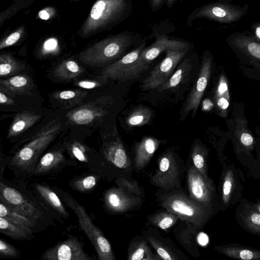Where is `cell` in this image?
Here are the masks:
<instances>
[{
  "label": "cell",
  "instance_id": "cell-11",
  "mask_svg": "<svg viewBox=\"0 0 260 260\" xmlns=\"http://www.w3.org/2000/svg\"><path fill=\"white\" fill-rule=\"evenodd\" d=\"M225 41L240 58L254 65H260V43L254 39L250 31L233 32Z\"/></svg>",
  "mask_w": 260,
  "mask_h": 260
},
{
  "label": "cell",
  "instance_id": "cell-2",
  "mask_svg": "<svg viewBox=\"0 0 260 260\" xmlns=\"http://www.w3.org/2000/svg\"><path fill=\"white\" fill-rule=\"evenodd\" d=\"M141 40L139 33L131 31L110 35L83 49L80 52L79 58L91 67L105 65L122 57Z\"/></svg>",
  "mask_w": 260,
  "mask_h": 260
},
{
  "label": "cell",
  "instance_id": "cell-28",
  "mask_svg": "<svg viewBox=\"0 0 260 260\" xmlns=\"http://www.w3.org/2000/svg\"><path fill=\"white\" fill-rule=\"evenodd\" d=\"M83 69L74 60L67 59L61 62L54 70L53 75L56 78L71 80L79 76Z\"/></svg>",
  "mask_w": 260,
  "mask_h": 260
},
{
  "label": "cell",
  "instance_id": "cell-38",
  "mask_svg": "<svg viewBox=\"0 0 260 260\" xmlns=\"http://www.w3.org/2000/svg\"><path fill=\"white\" fill-rule=\"evenodd\" d=\"M204 148L198 144H194L191 153L193 165L205 177H208L207 173L206 155Z\"/></svg>",
  "mask_w": 260,
  "mask_h": 260
},
{
  "label": "cell",
  "instance_id": "cell-32",
  "mask_svg": "<svg viewBox=\"0 0 260 260\" xmlns=\"http://www.w3.org/2000/svg\"><path fill=\"white\" fill-rule=\"evenodd\" d=\"M0 217L19 224L32 228L35 225L34 220L15 210L2 201L0 202Z\"/></svg>",
  "mask_w": 260,
  "mask_h": 260
},
{
  "label": "cell",
  "instance_id": "cell-18",
  "mask_svg": "<svg viewBox=\"0 0 260 260\" xmlns=\"http://www.w3.org/2000/svg\"><path fill=\"white\" fill-rule=\"evenodd\" d=\"M238 224L245 231L260 236V212L253 204L245 199L241 200L235 213Z\"/></svg>",
  "mask_w": 260,
  "mask_h": 260
},
{
  "label": "cell",
  "instance_id": "cell-39",
  "mask_svg": "<svg viewBox=\"0 0 260 260\" xmlns=\"http://www.w3.org/2000/svg\"><path fill=\"white\" fill-rule=\"evenodd\" d=\"M98 177L95 175H88L75 179L71 185L75 189L81 192H88L95 186Z\"/></svg>",
  "mask_w": 260,
  "mask_h": 260
},
{
  "label": "cell",
  "instance_id": "cell-41",
  "mask_svg": "<svg viewBox=\"0 0 260 260\" xmlns=\"http://www.w3.org/2000/svg\"><path fill=\"white\" fill-rule=\"evenodd\" d=\"M117 186L126 191V192L133 194L140 197L142 192L136 181L132 182L123 177H120L116 181Z\"/></svg>",
  "mask_w": 260,
  "mask_h": 260
},
{
  "label": "cell",
  "instance_id": "cell-30",
  "mask_svg": "<svg viewBox=\"0 0 260 260\" xmlns=\"http://www.w3.org/2000/svg\"><path fill=\"white\" fill-rule=\"evenodd\" d=\"M24 68V64L15 58L11 53H2L0 55V76L1 77L16 75Z\"/></svg>",
  "mask_w": 260,
  "mask_h": 260
},
{
  "label": "cell",
  "instance_id": "cell-1",
  "mask_svg": "<svg viewBox=\"0 0 260 260\" xmlns=\"http://www.w3.org/2000/svg\"><path fill=\"white\" fill-rule=\"evenodd\" d=\"M133 8L132 0H96L77 35L82 39H87L109 31L127 18Z\"/></svg>",
  "mask_w": 260,
  "mask_h": 260
},
{
  "label": "cell",
  "instance_id": "cell-44",
  "mask_svg": "<svg viewBox=\"0 0 260 260\" xmlns=\"http://www.w3.org/2000/svg\"><path fill=\"white\" fill-rule=\"evenodd\" d=\"M236 133L238 136V139L242 145L246 147L252 146L254 141L253 138L247 131L239 126L236 130Z\"/></svg>",
  "mask_w": 260,
  "mask_h": 260
},
{
  "label": "cell",
  "instance_id": "cell-23",
  "mask_svg": "<svg viewBox=\"0 0 260 260\" xmlns=\"http://www.w3.org/2000/svg\"><path fill=\"white\" fill-rule=\"evenodd\" d=\"M226 256L243 260L260 259V250L236 244L224 245L215 248Z\"/></svg>",
  "mask_w": 260,
  "mask_h": 260
},
{
  "label": "cell",
  "instance_id": "cell-48",
  "mask_svg": "<svg viewBox=\"0 0 260 260\" xmlns=\"http://www.w3.org/2000/svg\"><path fill=\"white\" fill-rule=\"evenodd\" d=\"M0 104L3 105H14V101L12 99L7 96L4 92L1 91Z\"/></svg>",
  "mask_w": 260,
  "mask_h": 260
},
{
  "label": "cell",
  "instance_id": "cell-27",
  "mask_svg": "<svg viewBox=\"0 0 260 260\" xmlns=\"http://www.w3.org/2000/svg\"><path fill=\"white\" fill-rule=\"evenodd\" d=\"M129 260H152L157 258L147 244L142 239L134 240L130 244L128 250Z\"/></svg>",
  "mask_w": 260,
  "mask_h": 260
},
{
  "label": "cell",
  "instance_id": "cell-7",
  "mask_svg": "<svg viewBox=\"0 0 260 260\" xmlns=\"http://www.w3.org/2000/svg\"><path fill=\"white\" fill-rule=\"evenodd\" d=\"M187 181L190 198L215 213L219 208V202L212 180L204 177L193 165L187 171Z\"/></svg>",
  "mask_w": 260,
  "mask_h": 260
},
{
  "label": "cell",
  "instance_id": "cell-6",
  "mask_svg": "<svg viewBox=\"0 0 260 260\" xmlns=\"http://www.w3.org/2000/svg\"><path fill=\"white\" fill-rule=\"evenodd\" d=\"M66 204L76 214L80 228L92 244L100 260L115 259L111 245L102 232L94 225L85 208L70 195L58 191Z\"/></svg>",
  "mask_w": 260,
  "mask_h": 260
},
{
  "label": "cell",
  "instance_id": "cell-29",
  "mask_svg": "<svg viewBox=\"0 0 260 260\" xmlns=\"http://www.w3.org/2000/svg\"><path fill=\"white\" fill-rule=\"evenodd\" d=\"M191 68V61L188 58H185L169 79L158 88L159 90L169 89L178 85L189 75Z\"/></svg>",
  "mask_w": 260,
  "mask_h": 260
},
{
  "label": "cell",
  "instance_id": "cell-3",
  "mask_svg": "<svg viewBox=\"0 0 260 260\" xmlns=\"http://www.w3.org/2000/svg\"><path fill=\"white\" fill-rule=\"evenodd\" d=\"M158 196L159 205L197 229L203 228L214 214L193 201L181 190L173 189Z\"/></svg>",
  "mask_w": 260,
  "mask_h": 260
},
{
  "label": "cell",
  "instance_id": "cell-8",
  "mask_svg": "<svg viewBox=\"0 0 260 260\" xmlns=\"http://www.w3.org/2000/svg\"><path fill=\"white\" fill-rule=\"evenodd\" d=\"M146 45L144 41L132 51L107 66L102 71L101 76L105 80L120 81L138 78L146 70L138 62L139 56Z\"/></svg>",
  "mask_w": 260,
  "mask_h": 260
},
{
  "label": "cell",
  "instance_id": "cell-47",
  "mask_svg": "<svg viewBox=\"0 0 260 260\" xmlns=\"http://www.w3.org/2000/svg\"><path fill=\"white\" fill-rule=\"evenodd\" d=\"M167 0H148L149 6L153 12H156L161 9Z\"/></svg>",
  "mask_w": 260,
  "mask_h": 260
},
{
  "label": "cell",
  "instance_id": "cell-5",
  "mask_svg": "<svg viewBox=\"0 0 260 260\" xmlns=\"http://www.w3.org/2000/svg\"><path fill=\"white\" fill-rule=\"evenodd\" d=\"M248 10L247 4L240 5L232 3V0H217L193 10L187 18V25L191 26L193 21L201 18L220 24H231L240 21Z\"/></svg>",
  "mask_w": 260,
  "mask_h": 260
},
{
  "label": "cell",
  "instance_id": "cell-36",
  "mask_svg": "<svg viewBox=\"0 0 260 260\" xmlns=\"http://www.w3.org/2000/svg\"><path fill=\"white\" fill-rule=\"evenodd\" d=\"M152 112L147 107L140 106L136 108L126 119V123L131 126H142L149 122Z\"/></svg>",
  "mask_w": 260,
  "mask_h": 260
},
{
  "label": "cell",
  "instance_id": "cell-37",
  "mask_svg": "<svg viewBox=\"0 0 260 260\" xmlns=\"http://www.w3.org/2000/svg\"><path fill=\"white\" fill-rule=\"evenodd\" d=\"M146 237L161 259L164 260H176L179 259L177 257L176 254L164 242L159 239L148 235Z\"/></svg>",
  "mask_w": 260,
  "mask_h": 260
},
{
  "label": "cell",
  "instance_id": "cell-14",
  "mask_svg": "<svg viewBox=\"0 0 260 260\" xmlns=\"http://www.w3.org/2000/svg\"><path fill=\"white\" fill-rule=\"evenodd\" d=\"M41 258L47 260H90L84 250L82 244L76 238L71 237L47 249Z\"/></svg>",
  "mask_w": 260,
  "mask_h": 260
},
{
  "label": "cell",
  "instance_id": "cell-10",
  "mask_svg": "<svg viewBox=\"0 0 260 260\" xmlns=\"http://www.w3.org/2000/svg\"><path fill=\"white\" fill-rule=\"evenodd\" d=\"M189 50L169 49L166 56L143 81L141 88L146 91L159 88L174 73V69Z\"/></svg>",
  "mask_w": 260,
  "mask_h": 260
},
{
  "label": "cell",
  "instance_id": "cell-34",
  "mask_svg": "<svg viewBox=\"0 0 260 260\" xmlns=\"http://www.w3.org/2000/svg\"><path fill=\"white\" fill-rule=\"evenodd\" d=\"M178 219V216L166 210L152 214L149 217L148 220L149 224L165 230L175 224Z\"/></svg>",
  "mask_w": 260,
  "mask_h": 260
},
{
  "label": "cell",
  "instance_id": "cell-51",
  "mask_svg": "<svg viewBox=\"0 0 260 260\" xmlns=\"http://www.w3.org/2000/svg\"><path fill=\"white\" fill-rule=\"evenodd\" d=\"M179 0H167L166 5L169 9H171L174 5Z\"/></svg>",
  "mask_w": 260,
  "mask_h": 260
},
{
  "label": "cell",
  "instance_id": "cell-16",
  "mask_svg": "<svg viewBox=\"0 0 260 260\" xmlns=\"http://www.w3.org/2000/svg\"><path fill=\"white\" fill-rule=\"evenodd\" d=\"M107 209L114 213H122L136 209L142 203V199L118 188L107 190L104 196Z\"/></svg>",
  "mask_w": 260,
  "mask_h": 260
},
{
  "label": "cell",
  "instance_id": "cell-21",
  "mask_svg": "<svg viewBox=\"0 0 260 260\" xmlns=\"http://www.w3.org/2000/svg\"><path fill=\"white\" fill-rule=\"evenodd\" d=\"M33 86L32 79L25 75H14L0 80L1 91L11 96L28 94Z\"/></svg>",
  "mask_w": 260,
  "mask_h": 260
},
{
  "label": "cell",
  "instance_id": "cell-20",
  "mask_svg": "<svg viewBox=\"0 0 260 260\" xmlns=\"http://www.w3.org/2000/svg\"><path fill=\"white\" fill-rule=\"evenodd\" d=\"M160 144V141L152 137H145L135 147L134 167L140 171L149 162Z\"/></svg>",
  "mask_w": 260,
  "mask_h": 260
},
{
  "label": "cell",
  "instance_id": "cell-22",
  "mask_svg": "<svg viewBox=\"0 0 260 260\" xmlns=\"http://www.w3.org/2000/svg\"><path fill=\"white\" fill-rule=\"evenodd\" d=\"M105 158L114 166L126 169L130 166V160L119 139L107 143L103 150Z\"/></svg>",
  "mask_w": 260,
  "mask_h": 260
},
{
  "label": "cell",
  "instance_id": "cell-52",
  "mask_svg": "<svg viewBox=\"0 0 260 260\" xmlns=\"http://www.w3.org/2000/svg\"><path fill=\"white\" fill-rule=\"evenodd\" d=\"M254 207L260 212V201H258L256 203L253 204Z\"/></svg>",
  "mask_w": 260,
  "mask_h": 260
},
{
  "label": "cell",
  "instance_id": "cell-46",
  "mask_svg": "<svg viewBox=\"0 0 260 260\" xmlns=\"http://www.w3.org/2000/svg\"><path fill=\"white\" fill-rule=\"evenodd\" d=\"M254 39L260 43V21L253 23L250 31Z\"/></svg>",
  "mask_w": 260,
  "mask_h": 260
},
{
  "label": "cell",
  "instance_id": "cell-17",
  "mask_svg": "<svg viewBox=\"0 0 260 260\" xmlns=\"http://www.w3.org/2000/svg\"><path fill=\"white\" fill-rule=\"evenodd\" d=\"M241 184L233 167L228 166L223 171L221 182L220 207L228 208L241 197Z\"/></svg>",
  "mask_w": 260,
  "mask_h": 260
},
{
  "label": "cell",
  "instance_id": "cell-12",
  "mask_svg": "<svg viewBox=\"0 0 260 260\" xmlns=\"http://www.w3.org/2000/svg\"><path fill=\"white\" fill-rule=\"evenodd\" d=\"M213 57L206 50L203 56L202 64L196 84L191 89L183 108L184 114L192 111L196 113L207 86L212 71Z\"/></svg>",
  "mask_w": 260,
  "mask_h": 260
},
{
  "label": "cell",
  "instance_id": "cell-33",
  "mask_svg": "<svg viewBox=\"0 0 260 260\" xmlns=\"http://www.w3.org/2000/svg\"><path fill=\"white\" fill-rule=\"evenodd\" d=\"M87 92L80 90H66L55 92L54 99L66 107L74 106L81 103L86 96Z\"/></svg>",
  "mask_w": 260,
  "mask_h": 260
},
{
  "label": "cell",
  "instance_id": "cell-45",
  "mask_svg": "<svg viewBox=\"0 0 260 260\" xmlns=\"http://www.w3.org/2000/svg\"><path fill=\"white\" fill-rule=\"evenodd\" d=\"M76 84L85 89H92L101 85V83L92 80H81L78 82Z\"/></svg>",
  "mask_w": 260,
  "mask_h": 260
},
{
  "label": "cell",
  "instance_id": "cell-15",
  "mask_svg": "<svg viewBox=\"0 0 260 260\" xmlns=\"http://www.w3.org/2000/svg\"><path fill=\"white\" fill-rule=\"evenodd\" d=\"M0 199L7 205L34 221L41 216L39 210L28 199L2 182L0 183Z\"/></svg>",
  "mask_w": 260,
  "mask_h": 260
},
{
  "label": "cell",
  "instance_id": "cell-49",
  "mask_svg": "<svg viewBox=\"0 0 260 260\" xmlns=\"http://www.w3.org/2000/svg\"><path fill=\"white\" fill-rule=\"evenodd\" d=\"M197 241L201 245L205 246L208 244L209 238L206 234L202 232L198 235Z\"/></svg>",
  "mask_w": 260,
  "mask_h": 260
},
{
  "label": "cell",
  "instance_id": "cell-42",
  "mask_svg": "<svg viewBox=\"0 0 260 260\" xmlns=\"http://www.w3.org/2000/svg\"><path fill=\"white\" fill-rule=\"evenodd\" d=\"M72 156L80 162L87 163L89 159L86 154L85 148L80 143H73L70 148Z\"/></svg>",
  "mask_w": 260,
  "mask_h": 260
},
{
  "label": "cell",
  "instance_id": "cell-19",
  "mask_svg": "<svg viewBox=\"0 0 260 260\" xmlns=\"http://www.w3.org/2000/svg\"><path fill=\"white\" fill-rule=\"evenodd\" d=\"M104 114L105 111L102 108L94 104H87L69 112L67 117L74 124L86 125L102 117Z\"/></svg>",
  "mask_w": 260,
  "mask_h": 260
},
{
  "label": "cell",
  "instance_id": "cell-50",
  "mask_svg": "<svg viewBox=\"0 0 260 260\" xmlns=\"http://www.w3.org/2000/svg\"><path fill=\"white\" fill-rule=\"evenodd\" d=\"M56 47V43L55 42L50 41L46 44L44 47V51L47 53L52 52L53 50L55 49Z\"/></svg>",
  "mask_w": 260,
  "mask_h": 260
},
{
  "label": "cell",
  "instance_id": "cell-53",
  "mask_svg": "<svg viewBox=\"0 0 260 260\" xmlns=\"http://www.w3.org/2000/svg\"><path fill=\"white\" fill-rule=\"evenodd\" d=\"M83 1V0H70V1L71 2H79V1Z\"/></svg>",
  "mask_w": 260,
  "mask_h": 260
},
{
  "label": "cell",
  "instance_id": "cell-25",
  "mask_svg": "<svg viewBox=\"0 0 260 260\" xmlns=\"http://www.w3.org/2000/svg\"><path fill=\"white\" fill-rule=\"evenodd\" d=\"M64 160L61 150H53L44 155L37 164L33 175H42L55 169Z\"/></svg>",
  "mask_w": 260,
  "mask_h": 260
},
{
  "label": "cell",
  "instance_id": "cell-24",
  "mask_svg": "<svg viewBox=\"0 0 260 260\" xmlns=\"http://www.w3.org/2000/svg\"><path fill=\"white\" fill-rule=\"evenodd\" d=\"M42 115L23 111L17 114L10 127L8 138L15 137L24 132L36 123Z\"/></svg>",
  "mask_w": 260,
  "mask_h": 260
},
{
  "label": "cell",
  "instance_id": "cell-13",
  "mask_svg": "<svg viewBox=\"0 0 260 260\" xmlns=\"http://www.w3.org/2000/svg\"><path fill=\"white\" fill-rule=\"evenodd\" d=\"M189 42L177 39H171L165 35H159L156 37L155 41L148 47H145L139 56V65L146 70L148 64L162 52L169 49L189 50Z\"/></svg>",
  "mask_w": 260,
  "mask_h": 260
},
{
  "label": "cell",
  "instance_id": "cell-43",
  "mask_svg": "<svg viewBox=\"0 0 260 260\" xmlns=\"http://www.w3.org/2000/svg\"><path fill=\"white\" fill-rule=\"evenodd\" d=\"M0 255L4 257L16 258L19 256V252L13 246L1 239Z\"/></svg>",
  "mask_w": 260,
  "mask_h": 260
},
{
  "label": "cell",
  "instance_id": "cell-40",
  "mask_svg": "<svg viewBox=\"0 0 260 260\" xmlns=\"http://www.w3.org/2000/svg\"><path fill=\"white\" fill-rule=\"evenodd\" d=\"M26 33V27L24 25L20 26L12 32L3 38L0 42V49L10 47L16 44Z\"/></svg>",
  "mask_w": 260,
  "mask_h": 260
},
{
  "label": "cell",
  "instance_id": "cell-31",
  "mask_svg": "<svg viewBox=\"0 0 260 260\" xmlns=\"http://www.w3.org/2000/svg\"><path fill=\"white\" fill-rule=\"evenodd\" d=\"M35 188L40 196L59 214L67 216L68 213L59 198L49 187L37 184Z\"/></svg>",
  "mask_w": 260,
  "mask_h": 260
},
{
  "label": "cell",
  "instance_id": "cell-4",
  "mask_svg": "<svg viewBox=\"0 0 260 260\" xmlns=\"http://www.w3.org/2000/svg\"><path fill=\"white\" fill-rule=\"evenodd\" d=\"M60 129V125L57 123L47 125L15 153L10 161V166L18 171L32 173L41 154L54 139Z\"/></svg>",
  "mask_w": 260,
  "mask_h": 260
},
{
  "label": "cell",
  "instance_id": "cell-35",
  "mask_svg": "<svg viewBox=\"0 0 260 260\" xmlns=\"http://www.w3.org/2000/svg\"><path fill=\"white\" fill-rule=\"evenodd\" d=\"M36 0H13L5 10L0 12V28L5 22L15 15L19 11L31 6Z\"/></svg>",
  "mask_w": 260,
  "mask_h": 260
},
{
  "label": "cell",
  "instance_id": "cell-9",
  "mask_svg": "<svg viewBox=\"0 0 260 260\" xmlns=\"http://www.w3.org/2000/svg\"><path fill=\"white\" fill-rule=\"evenodd\" d=\"M184 166L173 152L164 153L159 158L158 168L151 178V183L161 189L169 190L180 187Z\"/></svg>",
  "mask_w": 260,
  "mask_h": 260
},
{
  "label": "cell",
  "instance_id": "cell-26",
  "mask_svg": "<svg viewBox=\"0 0 260 260\" xmlns=\"http://www.w3.org/2000/svg\"><path fill=\"white\" fill-rule=\"evenodd\" d=\"M1 233L17 240L28 239L32 236L30 228L12 222L0 217Z\"/></svg>",
  "mask_w": 260,
  "mask_h": 260
}]
</instances>
